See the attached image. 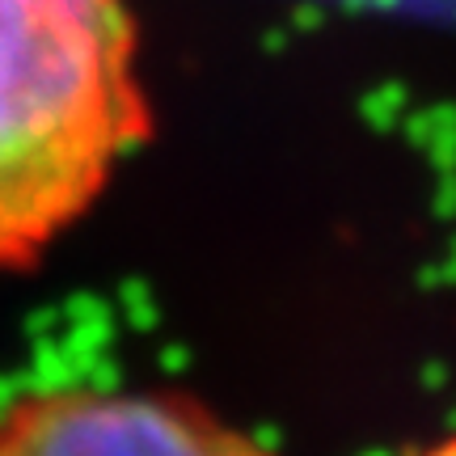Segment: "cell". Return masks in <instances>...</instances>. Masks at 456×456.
Segmentation results:
<instances>
[{"label":"cell","mask_w":456,"mask_h":456,"mask_svg":"<svg viewBox=\"0 0 456 456\" xmlns=\"http://www.w3.org/2000/svg\"><path fill=\"white\" fill-rule=\"evenodd\" d=\"M414 456H456V436H448V440H440V444H431V448H423V452H414Z\"/></svg>","instance_id":"obj_3"},{"label":"cell","mask_w":456,"mask_h":456,"mask_svg":"<svg viewBox=\"0 0 456 456\" xmlns=\"http://www.w3.org/2000/svg\"><path fill=\"white\" fill-rule=\"evenodd\" d=\"M0 456H275L178 393L43 389L0 414Z\"/></svg>","instance_id":"obj_2"},{"label":"cell","mask_w":456,"mask_h":456,"mask_svg":"<svg viewBox=\"0 0 456 456\" xmlns=\"http://www.w3.org/2000/svg\"><path fill=\"white\" fill-rule=\"evenodd\" d=\"M144 140L127 0H0V271L43 258Z\"/></svg>","instance_id":"obj_1"}]
</instances>
